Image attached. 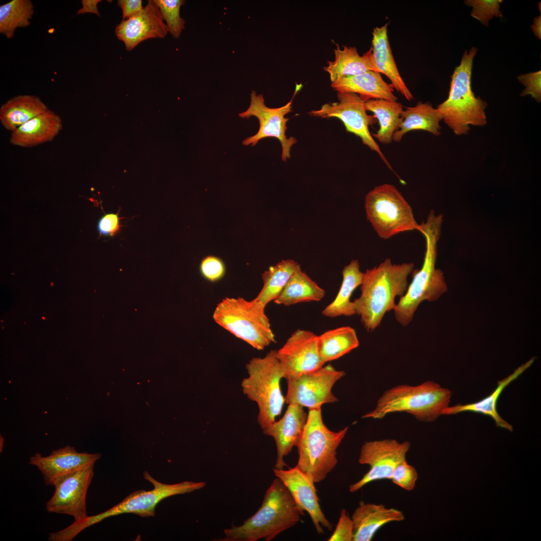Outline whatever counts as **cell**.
<instances>
[{
	"mask_svg": "<svg viewBox=\"0 0 541 541\" xmlns=\"http://www.w3.org/2000/svg\"><path fill=\"white\" fill-rule=\"evenodd\" d=\"M62 128L61 117L48 109L11 132L10 143L23 148L36 146L53 140Z\"/></svg>",
	"mask_w": 541,
	"mask_h": 541,
	"instance_id": "44dd1931",
	"label": "cell"
},
{
	"mask_svg": "<svg viewBox=\"0 0 541 541\" xmlns=\"http://www.w3.org/2000/svg\"><path fill=\"white\" fill-rule=\"evenodd\" d=\"M277 354L285 379L315 371L325 364L321 357L319 336L305 330L293 333Z\"/></svg>",
	"mask_w": 541,
	"mask_h": 541,
	"instance_id": "2e32d148",
	"label": "cell"
},
{
	"mask_svg": "<svg viewBox=\"0 0 541 541\" xmlns=\"http://www.w3.org/2000/svg\"><path fill=\"white\" fill-rule=\"evenodd\" d=\"M38 96L20 95L9 99L0 108V121L6 130L13 132L30 120L47 110Z\"/></svg>",
	"mask_w": 541,
	"mask_h": 541,
	"instance_id": "83f0119b",
	"label": "cell"
},
{
	"mask_svg": "<svg viewBox=\"0 0 541 541\" xmlns=\"http://www.w3.org/2000/svg\"><path fill=\"white\" fill-rule=\"evenodd\" d=\"M299 268L300 264L293 259L282 260L270 266L262 274V288L253 300L265 308L268 303L280 296L292 276Z\"/></svg>",
	"mask_w": 541,
	"mask_h": 541,
	"instance_id": "1f68e13d",
	"label": "cell"
},
{
	"mask_svg": "<svg viewBox=\"0 0 541 541\" xmlns=\"http://www.w3.org/2000/svg\"><path fill=\"white\" fill-rule=\"evenodd\" d=\"M345 375L331 365L287 379L286 403L310 409L321 408L326 403L338 401L332 392L335 384Z\"/></svg>",
	"mask_w": 541,
	"mask_h": 541,
	"instance_id": "7c38bea8",
	"label": "cell"
},
{
	"mask_svg": "<svg viewBox=\"0 0 541 541\" xmlns=\"http://www.w3.org/2000/svg\"><path fill=\"white\" fill-rule=\"evenodd\" d=\"M319 338L321 357L325 363L342 357L359 345L355 329L349 326L329 330Z\"/></svg>",
	"mask_w": 541,
	"mask_h": 541,
	"instance_id": "d6a6232c",
	"label": "cell"
},
{
	"mask_svg": "<svg viewBox=\"0 0 541 541\" xmlns=\"http://www.w3.org/2000/svg\"><path fill=\"white\" fill-rule=\"evenodd\" d=\"M367 220L377 235L387 239L400 233L418 230L412 207L393 185L384 183L369 191L365 197Z\"/></svg>",
	"mask_w": 541,
	"mask_h": 541,
	"instance_id": "9c48e42d",
	"label": "cell"
},
{
	"mask_svg": "<svg viewBox=\"0 0 541 541\" xmlns=\"http://www.w3.org/2000/svg\"><path fill=\"white\" fill-rule=\"evenodd\" d=\"M200 269L202 276L211 282L219 280L225 273L223 262L220 259L214 256H208L203 259Z\"/></svg>",
	"mask_w": 541,
	"mask_h": 541,
	"instance_id": "ab89813d",
	"label": "cell"
},
{
	"mask_svg": "<svg viewBox=\"0 0 541 541\" xmlns=\"http://www.w3.org/2000/svg\"><path fill=\"white\" fill-rule=\"evenodd\" d=\"M417 479L418 473L416 469L409 464L405 460L396 467L391 480L402 488L411 491L414 488Z\"/></svg>",
	"mask_w": 541,
	"mask_h": 541,
	"instance_id": "8d00e7d4",
	"label": "cell"
},
{
	"mask_svg": "<svg viewBox=\"0 0 541 541\" xmlns=\"http://www.w3.org/2000/svg\"><path fill=\"white\" fill-rule=\"evenodd\" d=\"M94 467L90 466L57 478L53 484L54 493L46 503L47 511L71 515L74 521L87 517L86 497L94 476Z\"/></svg>",
	"mask_w": 541,
	"mask_h": 541,
	"instance_id": "9a60e30c",
	"label": "cell"
},
{
	"mask_svg": "<svg viewBox=\"0 0 541 541\" xmlns=\"http://www.w3.org/2000/svg\"><path fill=\"white\" fill-rule=\"evenodd\" d=\"M530 28L534 35L539 40L541 38V16L534 18L533 24Z\"/></svg>",
	"mask_w": 541,
	"mask_h": 541,
	"instance_id": "ee69618b",
	"label": "cell"
},
{
	"mask_svg": "<svg viewBox=\"0 0 541 541\" xmlns=\"http://www.w3.org/2000/svg\"><path fill=\"white\" fill-rule=\"evenodd\" d=\"M354 538L353 520L346 509L341 510L338 524L329 541H352Z\"/></svg>",
	"mask_w": 541,
	"mask_h": 541,
	"instance_id": "74e56055",
	"label": "cell"
},
{
	"mask_svg": "<svg viewBox=\"0 0 541 541\" xmlns=\"http://www.w3.org/2000/svg\"><path fill=\"white\" fill-rule=\"evenodd\" d=\"M518 81L525 87L520 95H529L537 102L541 101V71L520 75L517 76Z\"/></svg>",
	"mask_w": 541,
	"mask_h": 541,
	"instance_id": "f35d334b",
	"label": "cell"
},
{
	"mask_svg": "<svg viewBox=\"0 0 541 541\" xmlns=\"http://www.w3.org/2000/svg\"><path fill=\"white\" fill-rule=\"evenodd\" d=\"M502 2V0H466L464 3L472 7L471 16L487 27L489 21L494 17H502L500 11V5Z\"/></svg>",
	"mask_w": 541,
	"mask_h": 541,
	"instance_id": "d590c367",
	"label": "cell"
},
{
	"mask_svg": "<svg viewBox=\"0 0 541 541\" xmlns=\"http://www.w3.org/2000/svg\"><path fill=\"white\" fill-rule=\"evenodd\" d=\"M414 267L412 262L395 264L387 258L364 273L361 295L353 305L368 331L379 326L385 314L395 308V298L404 295Z\"/></svg>",
	"mask_w": 541,
	"mask_h": 541,
	"instance_id": "6da1fadb",
	"label": "cell"
},
{
	"mask_svg": "<svg viewBox=\"0 0 541 541\" xmlns=\"http://www.w3.org/2000/svg\"><path fill=\"white\" fill-rule=\"evenodd\" d=\"M277 352L271 350L263 357L252 358L246 365L248 375L241 383L243 393L257 405L262 430L276 420L286 402L281 386L284 373Z\"/></svg>",
	"mask_w": 541,
	"mask_h": 541,
	"instance_id": "52a82bcc",
	"label": "cell"
},
{
	"mask_svg": "<svg viewBox=\"0 0 541 541\" xmlns=\"http://www.w3.org/2000/svg\"><path fill=\"white\" fill-rule=\"evenodd\" d=\"M159 8L168 32L175 39H178L185 29V21L180 16V10L185 2L183 0H154Z\"/></svg>",
	"mask_w": 541,
	"mask_h": 541,
	"instance_id": "e575fe53",
	"label": "cell"
},
{
	"mask_svg": "<svg viewBox=\"0 0 541 541\" xmlns=\"http://www.w3.org/2000/svg\"><path fill=\"white\" fill-rule=\"evenodd\" d=\"M331 86L337 92L357 94L365 101L372 99L397 100L391 85L384 81L380 73L373 71L340 78Z\"/></svg>",
	"mask_w": 541,
	"mask_h": 541,
	"instance_id": "d4e9b609",
	"label": "cell"
},
{
	"mask_svg": "<svg viewBox=\"0 0 541 541\" xmlns=\"http://www.w3.org/2000/svg\"><path fill=\"white\" fill-rule=\"evenodd\" d=\"M442 217L431 210L426 221L419 224L418 230L425 238L426 250L421 268L414 269L411 283L393 309L397 321L402 326L410 323L421 302L435 301L447 291L443 273L435 266Z\"/></svg>",
	"mask_w": 541,
	"mask_h": 541,
	"instance_id": "3957f363",
	"label": "cell"
},
{
	"mask_svg": "<svg viewBox=\"0 0 541 541\" xmlns=\"http://www.w3.org/2000/svg\"><path fill=\"white\" fill-rule=\"evenodd\" d=\"M325 295V290L300 267L292 276L274 302L278 305L289 306L302 302L320 301Z\"/></svg>",
	"mask_w": 541,
	"mask_h": 541,
	"instance_id": "4dcf8cb0",
	"label": "cell"
},
{
	"mask_svg": "<svg viewBox=\"0 0 541 541\" xmlns=\"http://www.w3.org/2000/svg\"><path fill=\"white\" fill-rule=\"evenodd\" d=\"M337 96L338 102L326 103L320 109L311 111L309 114L322 118L336 117L340 119L346 131L360 137L362 143L376 152L387 167L393 171L370 132L369 127L375 124L377 120L374 115L367 113L366 101L354 93L337 92Z\"/></svg>",
	"mask_w": 541,
	"mask_h": 541,
	"instance_id": "8fae6325",
	"label": "cell"
},
{
	"mask_svg": "<svg viewBox=\"0 0 541 541\" xmlns=\"http://www.w3.org/2000/svg\"><path fill=\"white\" fill-rule=\"evenodd\" d=\"M101 456L100 453L79 452L74 447L67 445L46 456L36 453L30 457L29 463L39 470L46 485H53L60 477L94 465Z\"/></svg>",
	"mask_w": 541,
	"mask_h": 541,
	"instance_id": "d6986e66",
	"label": "cell"
},
{
	"mask_svg": "<svg viewBox=\"0 0 541 541\" xmlns=\"http://www.w3.org/2000/svg\"><path fill=\"white\" fill-rule=\"evenodd\" d=\"M451 391L434 381L411 386L400 385L385 391L375 408L363 418L382 419L395 412H407L421 422L435 421L449 406Z\"/></svg>",
	"mask_w": 541,
	"mask_h": 541,
	"instance_id": "277c9868",
	"label": "cell"
},
{
	"mask_svg": "<svg viewBox=\"0 0 541 541\" xmlns=\"http://www.w3.org/2000/svg\"><path fill=\"white\" fill-rule=\"evenodd\" d=\"M336 48L334 49L335 59L328 61L327 65L324 70L328 73L331 83L338 79L349 76H353L369 71L377 72L374 65L372 48L360 55L355 47L343 45L341 48L336 44Z\"/></svg>",
	"mask_w": 541,
	"mask_h": 541,
	"instance_id": "484cf974",
	"label": "cell"
},
{
	"mask_svg": "<svg viewBox=\"0 0 541 541\" xmlns=\"http://www.w3.org/2000/svg\"><path fill=\"white\" fill-rule=\"evenodd\" d=\"M388 23L376 27L372 32V51L374 65L377 72L385 75L391 81V86L408 101L414 99L400 75L396 64L388 40Z\"/></svg>",
	"mask_w": 541,
	"mask_h": 541,
	"instance_id": "603a6c76",
	"label": "cell"
},
{
	"mask_svg": "<svg viewBox=\"0 0 541 541\" xmlns=\"http://www.w3.org/2000/svg\"><path fill=\"white\" fill-rule=\"evenodd\" d=\"M367 111L373 113L379 125L377 132L372 137L384 144H390L393 136L401 121L403 105L397 101L372 99L365 102Z\"/></svg>",
	"mask_w": 541,
	"mask_h": 541,
	"instance_id": "f546056e",
	"label": "cell"
},
{
	"mask_svg": "<svg viewBox=\"0 0 541 541\" xmlns=\"http://www.w3.org/2000/svg\"><path fill=\"white\" fill-rule=\"evenodd\" d=\"M410 442H400L393 439L366 441L362 445L359 458L361 464L370 469L357 482L349 486V491L355 492L366 484L379 480L391 479L396 467L406 460Z\"/></svg>",
	"mask_w": 541,
	"mask_h": 541,
	"instance_id": "5bb4252c",
	"label": "cell"
},
{
	"mask_svg": "<svg viewBox=\"0 0 541 541\" xmlns=\"http://www.w3.org/2000/svg\"><path fill=\"white\" fill-rule=\"evenodd\" d=\"M34 14L30 0H13L0 6V33L12 39L18 28L28 27Z\"/></svg>",
	"mask_w": 541,
	"mask_h": 541,
	"instance_id": "836d02e7",
	"label": "cell"
},
{
	"mask_svg": "<svg viewBox=\"0 0 541 541\" xmlns=\"http://www.w3.org/2000/svg\"><path fill=\"white\" fill-rule=\"evenodd\" d=\"M348 427L333 431L324 423L322 409L309 410L302 435L297 445V466L314 483L324 480L338 463L337 449Z\"/></svg>",
	"mask_w": 541,
	"mask_h": 541,
	"instance_id": "8992f818",
	"label": "cell"
},
{
	"mask_svg": "<svg viewBox=\"0 0 541 541\" xmlns=\"http://www.w3.org/2000/svg\"><path fill=\"white\" fill-rule=\"evenodd\" d=\"M120 218L118 213H109L102 216L98 223V230L100 235L113 236L120 229Z\"/></svg>",
	"mask_w": 541,
	"mask_h": 541,
	"instance_id": "60d3db41",
	"label": "cell"
},
{
	"mask_svg": "<svg viewBox=\"0 0 541 541\" xmlns=\"http://www.w3.org/2000/svg\"><path fill=\"white\" fill-rule=\"evenodd\" d=\"M442 116L429 102H419L406 107L401 114V121L393 136V141L399 142L404 135L413 130H423L435 136L441 134L440 122Z\"/></svg>",
	"mask_w": 541,
	"mask_h": 541,
	"instance_id": "4316f807",
	"label": "cell"
},
{
	"mask_svg": "<svg viewBox=\"0 0 541 541\" xmlns=\"http://www.w3.org/2000/svg\"><path fill=\"white\" fill-rule=\"evenodd\" d=\"M304 515L289 490L276 477L266 491L261 506L239 526L224 530L225 537L218 541H269L294 526Z\"/></svg>",
	"mask_w": 541,
	"mask_h": 541,
	"instance_id": "7a4b0ae2",
	"label": "cell"
},
{
	"mask_svg": "<svg viewBox=\"0 0 541 541\" xmlns=\"http://www.w3.org/2000/svg\"><path fill=\"white\" fill-rule=\"evenodd\" d=\"M535 359L534 357L531 358L514 370L512 374L498 381L495 389L487 397L472 403L457 404L452 406H448L442 411V415H454L463 412L478 413L492 418L497 426L512 431V426L504 420L497 411L498 399L504 388L529 368L533 363Z\"/></svg>",
	"mask_w": 541,
	"mask_h": 541,
	"instance_id": "cb8c5ba5",
	"label": "cell"
},
{
	"mask_svg": "<svg viewBox=\"0 0 541 541\" xmlns=\"http://www.w3.org/2000/svg\"><path fill=\"white\" fill-rule=\"evenodd\" d=\"M343 281L334 300L322 311L328 317L351 316L356 314L351 297L354 290L362 283L364 273L360 269L357 259H353L342 270Z\"/></svg>",
	"mask_w": 541,
	"mask_h": 541,
	"instance_id": "f1b7e54d",
	"label": "cell"
},
{
	"mask_svg": "<svg viewBox=\"0 0 541 541\" xmlns=\"http://www.w3.org/2000/svg\"><path fill=\"white\" fill-rule=\"evenodd\" d=\"M168 33L160 11L154 0L148 1L141 11L122 21L115 29L117 39L124 43L128 51L144 41L163 39Z\"/></svg>",
	"mask_w": 541,
	"mask_h": 541,
	"instance_id": "e0dca14e",
	"label": "cell"
},
{
	"mask_svg": "<svg viewBox=\"0 0 541 541\" xmlns=\"http://www.w3.org/2000/svg\"><path fill=\"white\" fill-rule=\"evenodd\" d=\"M101 2V0L81 1L82 7L78 11L77 14L91 13L100 17L101 15L98 9V4Z\"/></svg>",
	"mask_w": 541,
	"mask_h": 541,
	"instance_id": "7bdbcfd3",
	"label": "cell"
},
{
	"mask_svg": "<svg viewBox=\"0 0 541 541\" xmlns=\"http://www.w3.org/2000/svg\"><path fill=\"white\" fill-rule=\"evenodd\" d=\"M117 5L122 11V21L128 19L143 8L142 0H119Z\"/></svg>",
	"mask_w": 541,
	"mask_h": 541,
	"instance_id": "b9f144b4",
	"label": "cell"
},
{
	"mask_svg": "<svg viewBox=\"0 0 541 541\" xmlns=\"http://www.w3.org/2000/svg\"><path fill=\"white\" fill-rule=\"evenodd\" d=\"M298 88V86L291 100L285 105L278 108L267 107L265 104L263 96L252 91L248 108L245 111L239 113L238 116L245 119L254 116L258 120L259 126L255 134L242 141L243 145L254 146L262 139L274 137L278 139L281 144L282 160L286 161L290 158L291 147L297 143V140L294 137L288 138L286 136L287 123L289 119L285 117V116L292 112L293 99L299 90Z\"/></svg>",
	"mask_w": 541,
	"mask_h": 541,
	"instance_id": "4fadbf2b",
	"label": "cell"
},
{
	"mask_svg": "<svg viewBox=\"0 0 541 541\" xmlns=\"http://www.w3.org/2000/svg\"><path fill=\"white\" fill-rule=\"evenodd\" d=\"M354 525L353 541H370L384 525L404 519L403 512L382 504L360 502L351 517Z\"/></svg>",
	"mask_w": 541,
	"mask_h": 541,
	"instance_id": "7402d4cb",
	"label": "cell"
},
{
	"mask_svg": "<svg viewBox=\"0 0 541 541\" xmlns=\"http://www.w3.org/2000/svg\"><path fill=\"white\" fill-rule=\"evenodd\" d=\"M477 50L465 51L452 75L449 95L437 109L445 123L457 135L466 134L469 125L483 126L486 123L487 103L475 97L471 87L473 61Z\"/></svg>",
	"mask_w": 541,
	"mask_h": 541,
	"instance_id": "5b68a950",
	"label": "cell"
},
{
	"mask_svg": "<svg viewBox=\"0 0 541 541\" xmlns=\"http://www.w3.org/2000/svg\"><path fill=\"white\" fill-rule=\"evenodd\" d=\"M143 476L153 485V489L133 492L111 508L96 515L88 516L84 521L85 525L88 527L106 518L126 513H134L144 517L153 516L155 513L156 505L162 499L193 492L203 488L206 484L205 482L192 481L166 484L156 480L147 471L143 473Z\"/></svg>",
	"mask_w": 541,
	"mask_h": 541,
	"instance_id": "30bf717a",
	"label": "cell"
},
{
	"mask_svg": "<svg viewBox=\"0 0 541 541\" xmlns=\"http://www.w3.org/2000/svg\"><path fill=\"white\" fill-rule=\"evenodd\" d=\"M308 414L302 406L289 404L283 417L264 429V435L272 437L277 447L275 468L283 469L287 466L284 458L294 447H297L302 435Z\"/></svg>",
	"mask_w": 541,
	"mask_h": 541,
	"instance_id": "ffe728a7",
	"label": "cell"
},
{
	"mask_svg": "<svg viewBox=\"0 0 541 541\" xmlns=\"http://www.w3.org/2000/svg\"><path fill=\"white\" fill-rule=\"evenodd\" d=\"M213 319L219 326L256 350H262L275 342L265 308L253 299L225 298L216 306Z\"/></svg>",
	"mask_w": 541,
	"mask_h": 541,
	"instance_id": "ba28073f",
	"label": "cell"
},
{
	"mask_svg": "<svg viewBox=\"0 0 541 541\" xmlns=\"http://www.w3.org/2000/svg\"><path fill=\"white\" fill-rule=\"evenodd\" d=\"M273 470L288 489L299 507L308 512L317 532L323 533V527L332 530V525L321 509L315 483L297 465L288 470L274 467Z\"/></svg>",
	"mask_w": 541,
	"mask_h": 541,
	"instance_id": "ac0fdd59",
	"label": "cell"
}]
</instances>
